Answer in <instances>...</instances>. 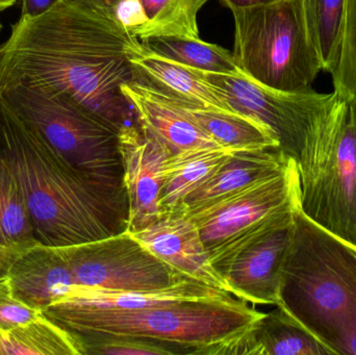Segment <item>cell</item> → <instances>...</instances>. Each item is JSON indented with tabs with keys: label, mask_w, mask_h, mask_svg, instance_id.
<instances>
[{
	"label": "cell",
	"mask_w": 356,
	"mask_h": 355,
	"mask_svg": "<svg viewBox=\"0 0 356 355\" xmlns=\"http://www.w3.org/2000/svg\"><path fill=\"white\" fill-rule=\"evenodd\" d=\"M305 22L321 60L332 74L338 65L344 29L346 0H302Z\"/></svg>",
	"instance_id": "d4e9b609"
},
{
	"label": "cell",
	"mask_w": 356,
	"mask_h": 355,
	"mask_svg": "<svg viewBox=\"0 0 356 355\" xmlns=\"http://www.w3.org/2000/svg\"><path fill=\"white\" fill-rule=\"evenodd\" d=\"M278 0H220L222 4L229 8L232 12L236 10H246L255 6H265Z\"/></svg>",
	"instance_id": "1f68e13d"
},
{
	"label": "cell",
	"mask_w": 356,
	"mask_h": 355,
	"mask_svg": "<svg viewBox=\"0 0 356 355\" xmlns=\"http://www.w3.org/2000/svg\"><path fill=\"white\" fill-rule=\"evenodd\" d=\"M0 355H81L74 336L43 315L0 331Z\"/></svg>",
	"instance_id": "603a6c76"
},
{
	"label": "cell",
	"mask_w": 356,
	"mask_h": 355,
	"mask_svg": "<svg viewBox=\"0 0 356 355\" xmlns=\"http://www.w3.org/2000/svg\"><path fill=\"white\" fill-rule=\"evenodd\" d=\"M209 355H334L282 306L265 314L248 331L226 340Z\"/></svg>",
	"instance_id": "9a60e30c"
},
{
	"label": "cell",
	"mask_w": 356,
	"mask_h": 355,
	"mask_svg": "<svg viewBox=\"0 0 356 355\" xmlns=\"http://www.w3.org/2000/svg\"><path fill=\"white\" fill-rule=\"evenodd\" d=\"M72 333L81 355H175L186 354L182 348L170 343L110 333Z\"/></svg>",
	"instance_id": "4316f807"
},
{
	"label": "cell",
	"mask_w": 356,
	"mask_h": 355,
	"mask_svg": "<svg viewBox=\"0 0 356 355\" xmlns=\"http://www.w3.org/2000/svg\"><path fill=\"white\" fill-rule=\"evenodd\" d=\"M119 143L129 199L127 231L133 233L162 216L163 171L170 152L139 124L121 129Z\"/></svg>",
	"instance_id": "7c38bea8"
},
{
	"label": "cell",
	"mask_w": 356,
	"mask_h": 355,
	"mask_svg": "<svg viewBox=\"0 0 356 355\" xmlns=\"http://www.w3.org/2000/svg\"><path fill=\"white\" fill-rule=\"evenodd\" d=\"M91 10L114 19V8L120 0H75ZM115 20V19H114ZM116 21V20H115Z\"/></svg>",
	"instance_id": "4dcf8cb0"
},
{
	"label": "cell",
	"mask_w": 356,
	"mask_h": 355,
	"mask_svg": "<svg viewBox=\"0 0 356 355\" xmlns=\"http://www.w3.org/2000/svg\"><path fill=\"white\" fill-rule=\"evenodd\" d=\"M6 276L15 295L41 312L75 287L63 248L45 244L25 251L15 261Z\"/></svg>",
	"instance_id": "2e32d148"
},
{
	"label": "cell",
	"mask_w": 356,
	"mask_h": 355,
	"mask_svg": "<svg viewBox=\"0 0 356 355\" xmlns=\"http://www.w3.org/2000/svg\"><path fill=\"white\" fill-rule=\"evenodd\" d=\"M121 91L135 110L140 126L170 154L222 147L184 112L172 96L138 81L122 85Z\"/></svg>",
	"instance_id": "5bb4252c"
},
{
	"label": "cell",
	"mask_w": 356,
	"mask_h": 355,
	"mask_svg": "<svg viewBox=\"0 0 356 355\" xmlns=\"http://www.w3.org/2000/svg\"><path fill=\"white\" fill-rule=\"evenodd\" d=\"M21 18H35L45 14L62 0H20Z\"/></svg>",
	"instance_id": "f546056e"
},
{
	"label": "cell",
	"mask_w": 356,
	"mask_h": 355,
	"mask_svg": "<svg viewBox=\"0 0 356 355\" xmlns=\"http://www.w3.org/2000/svg\"><path fill=\"white\" fill-rule=\"evenodd\" d=\"M43 315L15 295L6 275L0 276V331H8Z\"/></svg>",
	"instance_id": "f1b7e54d"
},
{
	"label": "cell",
	"mask_w": 356,
	"mask_h": 355,
	"mask_svg": "<svg viewBox=\"0 0 356 355\" xmlns=\"http://www.w3.org/2000/svg\"><path fill=\"white\" fill-rule=\"evenodd\" d=\"M175 99L184 112L222 147L230 150L280 147L274 133L265 125L249 117L238 113L197 106L177 98Z\"/></svg>",
	"instance_id": "7402d4cb"
},
{
	"label": "cell",
	"mask_w": 356,
	"mask_h": 355,
	"mask_svg": "<svg viewBox=\"0 0 356 355\" xmlns=\"http://www.w3.org/2000/svg\"><path fill=\"white\" fill-rule=\"evenodd\" d=\"M131 235L180 274L228 293L225 279L211 263L198 227L184 210L163 213L158 220Z\"/></svg>",
	"instance_id": "4fadbf2b"
},
{
	"label": "cell",
	"mask_w": 356,
	"mask_h": 355,
	"mask_svg": "<svg viewBox=\"0 0 356 355\" xmlns=\"http://www.w3.org/2000/svg\"><path fill=\"white\" fill-rule=\"evenodd\" d=\"M117 21L75 0L21 18L0 46V83L66 98L117 131L139 124L121 88L136 79L134 42Z\"/></svg>",
	"instance_id": "6da1fadb"
},
{
	"label": "cell",
	"mask_w": 356,
	"mask_h": 355,
	"mask_svg": "<svg viewBox=\"0 0 356 355\" xmlns=\"http://www.w3.org/2000/svg\"><path fill=\"white\" fill-rule=\"evenodd\" d=\"M43 314L73 333L131 336L173 344L186 354L209 355L218 344L248 331L266 313L227 295L145 310L72 312L47 308Z\"/></svg>",
	"instance_id": "277c9868"
},
{
	"label": "cell",
	"mask_w": 356,
	"mask_h": 355,
	"mask_svg": "<svg viewBox=\"0 0 356 355\" xmlns=\"http://www.w3.org/2000/svg\"><path fill=\"white\" fill-rule=\"evenodd\" d=\"M234 151L224 147L196 148L169 154L163 171L160 196L163 213L181 210L184 199Z\"/></svg>",
	"instance_id": "44dd1931"
},
{
	"label": "cell",
	"mask_w": 356,
	"mask_h": 355,
	"mask_svg": "<svg viewBox=\"0 0 356 355\" xmlns=\"http://www.w3.org/2000/svg\"><path fill=\"white\" fill-rule=\"evenodd\" d=\"M300 208L319 226L356 246V98H334L296 158Z\"/></svg>",
	"instance_id": "5b68a950"
},
{
	"label": "cell",
	"mask_w": 356,
	"mask_h": 355,
	"mask_svg": "<svg viewBox=\"0 0 356 355\" xmlns=\"http://www.w3.org/2000/svg\"><path fill=\"white\" fill-rule=\"evenodd\" d=\"M146 26L140 42L152 38L199 39L198 15L209 0H140Z\"/></svg>",
	"instance_id": "484cf974"
},
{
	"label": "cell",
	"mask_w": 356,
	"mask_h": 355,
	"mask_svg": "<svg viewBox=\"0 0 356 355\" xmlns=\"http://www.w3.org/2000/svg\"><path fill=\"white\" fill-rule=\"evenodd\" d=\"M332 75L337 93L356 98V0H346L340 56Z\"/></svg>",
	"instance_id": "83f0119b"
},
{
	"label": "cell",
	"mask_w": 356,
	"mask_h": 355,
	"mask_svg": "<svg viewBox=\"0 0 356 355\" xmlns=\"http://www.w3.org/2000/svg\"><path fill=\"white\" fill-rule=\"evenodd\" d=\"M291 158L280 147L236 150L184 199L181 210L213 204L251 183L272 176L284 170Z\"/></svg>",
	"instance_id": "d6986e66"
},
{
	"label": "cell",
	"mask_w": 356,
	"mask_h": 355,
	"mask_svg": "<svg viewBox=\"0 0 356 355\" xmlns=\"http://www.w3.org/2000/svg\"><path fill=\"white\" fill-rule=\"evenodd\" d=\"M1 23H0V31H1Z\"/></svg>",
	"instance_id": "836d02e7"
},
{
	"label": "cell",
	"mask_w": 356,
	"mask_h": 355,
	"mask_svg": "<svg viewBox=\"0 0 356 355\" xmlns=\"http://www.w3.org/2000/svg\"><path fill=\"white\" fill-rule=\"evenodd\" d=\"M16 1L17 0H0V12L14 6Z\"/></svg>",
	"instance_id": "d6a6232c"
},
{
	"label": "cell",
	"mask_w": 356,
	"mask_h": 355,
	"mask_svg": "<svg viewBox=\"0 0 356 355\" xmlns=\"http://www.w3.org/2000/svg\"><path fill=\"white\" fill-rule=\"evenodd\" d=\"M0 96L79 174L124 185L119 133L79 104L18 83H0Z\"/></svg>",
	"instance_id": "52a82bcc"
},
{
	"label": "cell",
	"mask_w": 356,
	"mask_h": 355,
	"mask_svg": "<svg viewBox=\"0 0 356 355\" xmlns=\"http://www.w3.org/2000/svg\"><path fill=\"white\" fill-rule=\"evenodd\" d=\"M298 206L300 177L296 160L291 158L280 172L184 212L198 227L211 263L221 274L238 251Z\"/></svg>",
	"instance_id": "ba28073f"
},
{
	"label": "cell",
	"mask_w": 356,
	"mask_h": 355,
	"mask_svg": "<svg viewBox=\"0 0 356 355\" xmlns=\"http://www.w3.org/2000/svg\"><path fill=\"white\" fill-rule=\"evenodd\" d=\"M39 244L22 187L0 149V276Z\"/></svg>",
	"instance_id": "ffe728a7"
},
{
	"label": "cell",
	"mask_w": 356,
	"mask_h": 355,
	"mask_svg": "<svg viewBox=\"0 0 356 355\" xmlns=\"http://www.w3.org/2000/svg\"><path fill=\"white\" fill-rule=\"evenodd\" d=\"M294 210L284 215L226 265L221 275L228 293L248 304L277 306L280 272L292 233Z\"/></svg>",
	"instance_id": "8fae6325"
},
{
	"label": "cell",
	"mask_w": 356,
	"mask_h": 355,
	"mask_svg": "<svg viewBox=\"0 0 356 355\" xmlns=\"http://www.w3.org/2000/svg\"><path fill=\"white\" fill-rule=\"evenodd\" d=\"M196 72L221 94L234 112L268 127L280 149L294 160L334 98V91L289 93L266 87L244 74Z\"/></svg>",
	"instance_id": "30bf717a"
},
{
	"label": "cell",
	"mask_w": 356,
	"mask_h": 355,
	"mask_svg": "<svg viewBox=\"0 0 356 355\" xmlns=\"http://www.w3.org/2000/svg\"><path fill=\"white\" fill-rule=\"evenodd\" d=\"M232 15V54L245 75L277 91H313L322 64L307 31L302 0H278Z\"/></svg>",
	"instance_id": "8992f818"
},
{
	"label": "cell",
	"mask_w": 356,
	"mask_h": 355,
	"mask_svg": "<svg viewBox=\"0 0 356 355\" xmlns=\"http://www.w3.org/2000/svg\"><path fill=\"white\" fill-rule=\"evenodd\" d=\"M227 295L232 294L188 277L172 287L156 291L106 292L74 287L72 291L47 308L72 312H120L145 310L177 302L211 299Z\"/></svg>",
	"instance_id": "e0dca14e"
},
{
	"label": "cell",
	"mask_w": 356,
	"mask_h": 355,
	"mask_svg": "<svg viewBox=\"0 0 356 355\" xmlns=\"http://www.w3.org/2000/svg\"><path fill=\"white\" fill-rule=\"evenodd\" d=\"M129 58L135 69V81L188 104L236 113L196 70L160 56L139 40L129 47Z\"/></svg>",
	"instance_id": "ac0fdd59"
},
{
	"label": "cell",
	"mask_w": 356,
	"mask_h": 355,
	"mask_svg": "<svg viewBox=\"0 0 356 355\" xmlns=\"http://www.w3.org/2000/svg\"><path fill=\"white\" fill-rule=\"evenodd\" d=\"M144 44L160 56L195 70L217 74H244L232 52L217 44L202 41L200 38L158 37Z\"/></svg>",
	"instance_id": "cb8c5ba5"
},
{
	"label": "cell",
	"mask_w": 356,
	"mask_h": 355,
	"mask_svg": "<svg viewBox=\"0 0 356 355\" xmlns=\"http://www.w3.org/2000/svg\"><path fill=\"white\" fill-rule=\"evenodd\" d=\"M0 149L18 177L42 244L77 245L127 231L124 185L98 183L79 174L1 96Z\"/></svg>",
	"instance_id": "7a4b0ae2"
},
{
	"label": "cell",
	"mask_w": 356,
	"mask_h": 355,
	"mask_svg": "<svg viewBox=\"0 0 356 355\" xmlns=\"http://www.w3.org/2000/svg\"><path fill=\"white\" fill-rule=\"evenodd\" d=\"M62 248L75 287L83 289L156 291L188 279L156 258L129 231Z\"/></svg>",
	"instance_id": "9c48e42d"
},
{
	"label": "cell",
	"mask_w": 356,
	"mask_h": 355,
	"mask_svg": "<svg viewBox=\"0 0 356 355\" xmlns=\"http://www.w3.org/2000/svg\"><path fill=\"white\" fill-rule=\"evenodd\" d=\"M334 355H356V246L300 206L280 272V302Z\"/></svg>",
	"instance_id": "3957f363"
}]
</instances>
